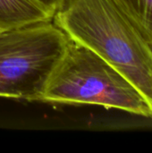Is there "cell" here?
<instances>
[{"label": "cell", "mask_w": 152, "mask_h": 153, "mask_svg": "<svg viewBox=\"0 0 152 153\" xmlns=\"http://www.w3.org/2000/svg\"><path fill=\"white\" fill-rule=\"evenodd\" d=\"M53 22L122 74L152 107V49L114 0H65Z\"/></svg>", "instance_id": "6da1fadb"}, {"label": "cell", "mask_w": 152, "mask_h": 153, "mask_svg": "<svg viewBox=\"0 0 152 153\" xmlns=\"http://www.w3.org/2000/svg\"><path fill=\"white\" fill-rule=\"evenodd\" d=\"M36 101L97 105L152 120V107L122 74L98 54L70 39Z\"/></svg>", "instance_id": "7a4b0ae2"}, {"label": "cell", "mask_w": 152, "mask_h": 153, "mask_svg": "<svg viewBox=\"0 0 152 153\" xmlns=\"http://www.w3.org/2000/svg\"><path fill=\"white\" fill-rule=\"evenodd\" d=\"M70 41L53 22L0 31V97L36 101Z\"/></svg>", "instance_id": "3957f363"}, {"label": "cell", "mask_w": 152, "mask_h": 153, "mask_svg": "<svg viewBox=\"0 0 152 153\" xmlns=\"http://www.w3.org/2000/svg\"><path fill=\"white\" fill-rule=\"evenodd\" d=\"M54 14L37 0H0V28L3 30L50 21Z\"/></svg>", "instance_id": "277c9868"}, {"label": "cell", "mask_w": 152, "mask_h": 153, "mask_svg": "<svg viewBox=\"0 0 152 153\" xmlns=\"http://www.w3.org/2000/svg\"><path fill=\"white\" fill-rule=\"evenodd\" d=\"M152 49V0H114Z\"/></svg>", "instance_id": "5b68a950"}, {"label": "cell", "mask_w": 152, "mask_h": 153, "mask_svg": "<svg viewBox=\"0 0 152 153\" xmlns=\"http://www.w3.org/2000/svg\"><path fill=\"white\" fill-rule=\"evenodd\" d=\"M39 3H41L43 5L56 13V11L64 4L65 0H37Z\"/></svg>", "instance_id": "8992f818"}, {"label": "cell", "mask_w": 152, "mask_h": 153, "mask_svg": "<svg viewBox=\"0 0 152 153\" xmlns=\"http://www.w3.org/2000/svg\"><path fill=\"white\" fill-rule=\"evenodd\" d=\"M1 30H3V29H1V28H0V31H1Z\"/></svg>", "instance_id": "52a82bcc"}]
</instances>
